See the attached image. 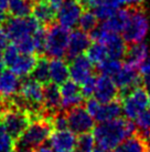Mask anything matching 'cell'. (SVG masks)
I'll return each mask as SVG.
<instances>
[{"mask_svg":"<svg viewBox=\"0 0 150 152\" xmlns=\"http://www.w3.org/2000/svg\"><path fill=\"white\" fill-rule=\"evenodd\" d=\"M136 131L137 127L133 120L119 117L109 121L98 122L93 129V135L100 148L112 150Z\"/></svg>","mask_w":150,"mask_h":152,"instance_id":"1","label":"cell"},{"mask_svg":"<svg viewBox=\"0 0 150 152\" xmlns=\"http://www.w3.org/2000/svg\"><path fill=\"white\" fill-rule=\"evenodd\" d=\"M54 130L50 120L44 118L35 119L31 121L29 127L22 134L14 140L13 151L14 152H33L41 147L48 139H50Z\"/></svg>","mask_w":150,"mask_h":152,"instance_id":"2","label":"cell"},{"mask_svg":"<svg viewBox=\"0 0 150 152\" xmlns=\"http://www.w3.org/2000/svg\"><path fill=\"white\" fill-rule=\"evenodd\" d=\"M129 16L123 30V38L126 43L141 42L149 31V21L142 6H128Z\"/></svg>","mask_w":150,"mask_h":152,"instance_id":"3","label":"cell"},{"mask_svg":"<svg viewBox=\"0 0 150 152\" xmlns=\"http://www.w3.org/2000/svg\"><path fill=\"white\" fill-rule=\"evenodd\" d=\"M70 29L53 23L46 28V45L44 56L49 59H62L65 57L70 39Z\"/></svg>","mask_w":150,"mask_h":152,"instance_id":"4","label":"cell"},{"mask_svg":"<svg viewBox=\"0 0 150 152\" xmlns=\"http://www.w3.org/2000/svg\"><path fill=\"white\" fill-rule=\"evenodd\" d=\"M123 107V112L126 118L136 120L149 107V97L142 86L136 87L131 91L119 99Z\"/></svg>","mask_w":150,"mask_h":152,"instance_id":"5","label":"cell"},{"mask_svg":"<svg viewBox=\"0 0 150 152\" xmlns=\"http://www.w3.org/2000/svg\"><path fill=\"white\" fill-rule=\"evenodd\" d=\"M40 27L38 20L32 17H12L9 16L7 21L4 23V30L8 39L13 42L25 36H31Z\"/></svg>","mask_w":150,"mask_h":152,"instance_id":"6","label":"cell"},{"mask_svg":"<svg viewBox=\"0 0 150 152\" xmlns=\"http://www.w3.org/2000/svg\"><path fill=\"white\" fill-rule=\"evenodd\" d=\"M85 108L97 122H104L119 118L123 112V107L119 99L102 103L95 98H88L85 102Z\"/></svg>","mask_w":150,"mask_h":152,"instance_id":"7","label":"cell"},{"mask_svg":"<svg viewBox=\"0 0 150 152\" xmlns=\"http://www.w3.org/2000/svg\"><path fill=\"white\" fill-rule=\"evenodd\" d=\"M112 79L119 90L118 99L123 98L136 87L142 86V76L140 70L137 67H133L126 62H124L118 72L112 77Z\"/></svg>","mask_w":150,"mask_h":152,"instance_id":"8","label":"cell"},{"mask_svg":"<svg viewBox=\"0 0 150 152\" xmlns=\"http://www.w3.org/2000/svg\"><path fill=\"white\" fill-rule=\"evenodd\" d=\"M0 121L4 123L12 139L17 140L25 132V129L29 127V124L31 123V117L27 111L13 107L12 109H10L4 114Z\"/></svg>","mask_w":150,"mask_h":152,"instance_id":"9","label":"cell"},{"mask_svg":"<svg viewBox=\"0 0 150 152\" xmlns=\"http://www.w3.org/2000/svg\"><path fill=\"white\" fill-rule=\"evenodd\" d=\"M67 114L69 128L75 134H82L89 132L94 129V119L89 114L86 108L83 106L74 107L70 110H65Z\"/></svg>","mask_w":150,"mask_h":152,"instance_id":"10","label":"cell"},{"mask_svg":"<svg viewBox=\"0 0 150 152\" xmlns=\"http://www.w3.org/2000/svg\"><path fill=\"white\" fill-rule=\"evenodd\" d=\"M83 7L77 0H66L56 13V20L61 26L72 29L79 23V17L83 12Z\"/></svg>","mask_w":150,"mask_h":152,"instance_id":"11","label":"cell"},{"mask_svg":"<svg viewBox=\"0 0 150 152\" xmlns=\"http://www.w3.org/2000/svg\"><path fill=\"white\" fill-rule=\"evenodd\" d=\"M118 96H119V90L114 79L110 76L100 73L96 80L94 98L102 103H106V102L117 100Z\"/></svg>","mask_w":150,"mask_h":152,"instance_id":"12","label":"cell"},{"mask_svg":"<svg viewBox=\"0 0 150 152\" xmlns=\"http://www.w3.org/2000/svg\"><path fill=\"white\" fill-rule=\"evenodd\" d=\"M70 77L76 83L82 85L94 75V64L87 56L79 55L70 61Z\"/></svg>","mask_w":150,"mask_h":152,"instance_id":"13","label":"cell"},{"mask_svg":"<svg viewBox=\"0 0 150 152\" xmlns=\"http://www.w3.org/2000/svg\"><path fill=\"white\" fill-rule=\"evenodd\" d=\"M91 42H92V38H91L89 34L81 29L73 31L70 34L66 53H65L66 61H71L75 57L86 52L88 47L91 46Z\"/></svg>","mask_w":150,"mask_h":152,"instance_id":"14","label":"cell"},{"mask_svg":"<svg viewBox=\"0 0 150 152\" xmlns=\"http://www.w3.org/2000/svg\"><path fill=\"white\" fill-rule=\"evenodd\" d=\"M61 94H62V109L70 110L74 107L82 106L84 103V96L79 83L73 80L65 81L61 85Z\"/></svg>","mask_w":150,"mask_h":152,"instance_id":"15","label":"cell"},{"mask_svg":"<svg viewBox=\"0 0 150 152\" xmlns=\"http://www.w3.org/2000/svg\"><path fill=\"white\" fill-rule=\"evenodd\" d=\"M75 133L71 130H56L50 137L51 148L54 152H74L76 148Z\"/></svg>","mask_w":150,"mask_h":152,"instance_id":"16","label":"cell"},{"mask_svg":"<svg viewBox=\"0 0 150 152\" xmlns=\"http://www.w3.org/2000/svg\"><path fill=\"white\" fill-rule=\"evenodd\" d=\"M32 15L42 27H50L55 23L56 11L51 7L48 0H35L32 9Z\"/></svg>","mask_w":150,"mask_h":152,"instance_id":"17","label":"cell"},{"mask_svg":"<svg viewBox=\"0 0 150 152\" xmlns=\"http://www.w3.org/2000/svg\"><path fill=\"white\" fill-rule=\"evenodd\" d=\"M148 53H149L148 46L142 41L136 43H128L126 48L125 56H124V62L139 68L147 59Z\"/></svg>","mask_w":150,"mask_h":152,"instance_id":"18","label":"cell"},{"mask_svg":"<svg viewBox=\"0 0 150 152\" xmlns=\"http://www.w3.org/2000/svg\"><path fill=\"white\" fill-rule=\"evenodd\" d=\"M21 87L20 77H18L12 70L0 71V96L12 97L19 92Z\"/></svg>","mask_w":150,"mask_h":152,"instance_id":"19","label":"cell"},{"mask_svg":"<svg viewBox=\"0 0 150 152\" xmlns=\"http://www.w3.org/2000/svg\"><path fill=\"white\" fill-rule=\"evenodd\" d=\"M44 108L51 113H55L56 111L62 109V94L58 85L54 82H49L44 85Z\"/></svg>","mask_w":150,"mask_h":152,"instance_id":"20","label":"cell"},{"mask_svg":"<svg viewBox=\"0 0 150 152\" xmlns=\"http://www.w3.org/2000/svg\"><path fill=\"white\" fill-rule=\"evenodd\" d=\"M149 142L139 132L126 138L115 148V152H148Z\"/></svg>","mask_w":150,"mask_h":152,"instance_id":"21","label":"cell"},{"mask_svg":"<svg viewBox=\"0 0 150 152\" xmlns=\"http://www.w3.org/2000/svg\"><path fill=\"white\" fill-rule=\"evenodd\" d=\"M128 16H129V10L128 7L124 9H117V11L112 17L106 19L100 25V28L105 31L112 32V34H119L123 32V30L125 28L127 20H128Z\"/></svg>","mask_w":150,"mask_h":152,"instance_id":"22","label":"cell"},{"mask_svg":"<svg viewBox=\"0 0 150 152\" xmlns=\"http://www.w3.org/2000/svg\"><path fill=\"white\" fill-rule=\"evenodd\" d=\"M37 55H25L22 53L17 58V60L13 62L11 66V70H12L18 77L20 78H27L28 76L31 75V72L33 70V68L35 67L38 61Z\"/></svg>","mask_w":150,"mask_h":152,"instance_id":"23","label":"cell"},{"mask_svg":"<svg viewBox=\"0 0 150 152\" xmlns=\"http://www.w3.org/2000/svg\"><path fill=\"white\" fill-rule=\"evenodd\" d=\"M50 79L56 85H63L69 80L70 77V67L67 62L62 59H51L49 61Z\"/></svg>","mask_w":150,"mask_h":152,"instance_id":"24","label":"cell"},{"mask_svg":"<svg viewBox=\"0 0 150 152\" xmlns=\"http://www.w3.org/2000/svg\"><path fill=\"white\" fill-rule=\"evenodd\" d=\"M30 77L38 81L42 86L50 82V70H49V58L45 56H40L38 58L37 64L33 68Z\"/></svg>","mask_w":150,"mask_h":152,"instance_id":"25","label":"cell"},{"mask_svg":"<svg viewBox=\"0 0 150 152\" xmlns=\"http://www.w3.org/2000/svg\"><path fill=\"white\" fill-rule=\"evenodd\" d=\"M34 0H10L9 15L12 17H28L32 13Z\"/></svg>","mask_w":150,"mask_h":152,"instance_id":"26","label":"cell"},{"mask_svg":"<svg viewBox=\"0 0 150 152\" xmlns=\"http://www.w3.org/2000/svg\"><path fill=\"white\" fill-rule=\"evenodd\" d=\"M86 56L93 64H100V62H103L105 59L108 58V53H107V49L106 47L102 42L98 41H94V43H91V46L88 47V49L86 50Z\"/></svg>","mask_w":150,"mask_h":152,"instance_id":"27","label":"cell"},{"mask_svg":"<svg viewBox=\"0 0 150 152\" xmlns=\"http://www.w3.org/2000/svg\"><path fill=\"white\" fill-rule=\"evenodd\" d=\"M79 27L81 30H83L85 32H92L93 30H95L98 27V18L95 16V13L89 10H85V12L81 15L79 20Z\"/></svg>","mask_w":150,"mask_h":152,"instance_id":"28","label":"cell"},{"mask_svg":"<svg viewBox=\"0 0 150 152\" xmlns=\"http://www.w3.org/2000/svg\"><path fill=\"white\" fill-rule=\"evenodd\" d=\"M121 66H123V64H121L120 60L107 58L103 62H100V64L96 66V70L102 75H107V76H110L112 78L121 68Z\"/></svg>","mask_w":150,"mask_h":152,"instance_id":"29","label":"cell"},{"mask_svg":"<svg viewBox=\"0 0 150 152\" xmlns=\"http://www.w3.org/2000/svg\"><path fill=\"white\" fill-rule=\"evenodd\" d=\"M95 138L93 133L85 132L79 134L76 140V152H94L95 150Z\"/></svg>","mask_w":150,"mask_h":152,"instance_id":"30","label":"cell"},{"mask_svg":"<svg viewBox=\"0 0 150 152\" xmlns=\"http://www.w3.org/2000/svg\"><path fill=\"white\" fill-rule=\"evenodd\" d=\"M33 42L35 47V55L38 57L44 56L46 45V28L40 26L33 34Z\"/></svg>","mask_w":150,"mask_h":152,"instance_id":"31","label":"cell"},{"mask_svg":"<svg viewBox=\"0 0 150 152\" xmlns=\"http://www.w3.org/2000/svg\"><path fill=\"white\" fill-rule=\"evenodd\" d=\"M13 142L14 140L0 121V152H11L13 150Z\"/></svg>","mask_w":150,"mask_h":152,"instance_id":"32","label":"cell"},{"mask_svg":"<svg viewBox=\"0 0 150 152\" xmlns=\"http://www.w3.org/2000/svg\"><path fill=\"white\" fill-rule=\"evenodd\" d=\"M14 45L17 46L21 53H25V55H34L35 53L33 38L31 36H25L23 38L14 41Z\"/></svg>","mask_w":150,"mask_h":152,"instance_id":"33","label":"cell"},{"mask_svg":"<svg viewBox=\"0 0 150 152\" xmlns=\"http://www.w3.org/2000/svg\"><path fill=\"white\" fill-rule=\"evenodd\" d=\"M52 124L55 130H66L69 128L66 111L64 109H60L56 111L52 119Z\"/></svg>","mask_w":150,"mask_h":152,"instance_id":"34","label":"cell"},{"mask_svg":"<svg viewBox=\"0 0 150 152\" xmlns=\"http://www.w3.org/2000/svg\"><path fill=\"white\" fill-rule=\"evenodd\" d=\"M19 56H20V51L17 48V46L16 45H8L4 50V59L6 66L11 67Z\"/></svg>","mask_w":150,"mask_h":152,"instance_id":"35","label":"cell"},{"mask_svg":"<svg viewBox=\"0 0 150 152\" xmlns=\"http://www.w3.org/2000/svg\"><path fill=\"white\" fill-rule=\"evenodd\" d=\"M96 80H97V76L93 75L92 77H89L87 80L82 83V93H83L84 98H92L94 96L96 88Z\"/></svg>","mask_w":150,"mask_h":152,"instance_id":"36","label":"cell"},{"mask_svg":"<svg viewBox=\"0 0 150 152\" xmlns=\"http://www.w3.org/2000/svg\"><path fill=\"white\" fill-rule=\"evenodd\" d=\"M8 37L4 32V28H0V52L6 49V47L8 46Z\"/></svg>","mask_w":150,"mask_h":152,"instance_id":"37","label":"cell"},{"mask_svg":"<svg viewBox=\"0 0 150 152\" xmlns=\"http://www.w3.org/2000/svg\"><path fill=\"white\" fill-rule=\"evenodd\" d=\"M139 70H140L141 76L150 73V52L148 53V57H147V59L145 60V62L139 67Z\"/></svg>","mask_w":150,"mask_h":152,"instance_id":"38","label":"cell"},{"mask_svg":"<svg viewBox=\"0 0 150 152\" xmlns=\"http://www.w3.org/2000/svg\"><path fill=\"white\" fill-rule=\"evenodd\" d=\"M65 0H48V2L51 4V7L54 9L55 11H58V9L62 7V4H64Z\"/></svg>","mask_w":150,"mask_h":152,"instance_id":"39","label":"cell"},{"mask_svg":"<svg viewBox=\"0 0 150 152\" xmlns=\"http://www.w3.org/2000/svg\"><path fill=\"white\" fill-rule=\"evenodd\" d=\"M145 0H123L124 4H128V6H140Z\"/></svg>","mask_w":150,"mask_h":152,"instance_id":"40","label":"cell"},{"mask_svg":"<svg viewBox=\"0 0 150 152\" xmlns=\"http://www.w3.org/2000/svg\"><path fill=\"white\" fill-rule=\"evenodd\" d=\"M33 152H54V150L51 147H48V145H41L38 149H35Z\"/></svg>","mask_w":150,"mask_h":152,"instance_id":"41","label":"cell"},{"mask_svg":"<svg viewBox=\"0 0 150 152\" xmlns=\"http://www.w3.org/2000/svg\"><path fill=\"white\" fill-rule=\"evenodd\" d=\"M9 1L10 0H0V11H7L9 8Z\"/></svg>","mask_w":150,"mask_h":152,"instance_id":"42","label":"cell"},{"mask_svg":"<svg viewBox=\"0 0 150 152\" xmlns=\"http://www.w3.org/2000/svg\"><path fill=\"white\" fill-rule=\"evenodd\" d=\"M9 18V15L4 11H0V26L4 25V22L7 21V19Z\"/></svg>","mask_w":150,"mask_h":152,"instance_id":"43","label":"cell"},{"mask_svg":"<svg viewBox=\"0 0 150 152\" xmlns=\"http://www.w3.org/2000/svg\"><path fill=\"white\" fill-rule=\"evenodd\" d=\"M4 66H6V64H4V55H1V53H0V71H2V70H4Z\"/></svg>","mask_w":150,"mask_h":152,"instance_id":"44","label":"cell"},{"mask_svg":"<svg viewBox=\"0 0 150 152\" xmlns=\"http://www.w3.org/2000/svg\"><path fill=\"white\" fill-rule=\"evenodd\" d=\"M94 152H112V151L108 150V149H103V148H100V147H98V149H95Z\"/></svg>","mask_w":150,"mask_h":152,"instance_id":"45","label":"cell"},{"mask_svg":"<svg viewBox=\"0 0 150 152\" xmlns=\"http://www.w3.org/2000/svg\"><path fill=\"white\" fill-rule=\"evenodd\" d=\"M148 152H150V143H149V147H148Z\"/></svg>","mask_w":150,"mask_h":152,"instance_id":"46","label":"cell"},{"mask_svg":"<svg viewBox=\"0 0 150 152\" xmlns=\"http://www.w3.org/2000/svg\"><path fill=\"white\" fill-rule=\"evenodd\" d=\"M11 152H14V151H13V150H12V151H11Z\"/></svg>","mask_w":150,"mask_h":152,"instance_id":"47","label":"cell"},{"mask_svg":"<svg viewBox=\"0 0 150 152\" xmlns=\"http://www.w3.org/2000/svg\"><path fill=\"white\" fill-rule=\"evenodd\" d=\"M34 1H35V0H34Z\"/></svg>","mask_w":150,"mask_h":152,"instance_id":"48","label":"cell"}]
</instances>
